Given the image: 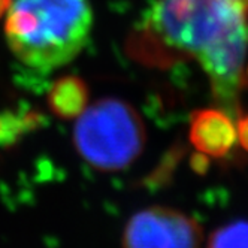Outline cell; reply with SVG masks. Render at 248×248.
<instances>
[{"mask_svg":"<svg viewBox=\"0 0 248 248\" xmlns=\"http://www.w3.org/2000/svg\"><path fill=\"white\" fill-rule=\"evenodd\" d=\"M3 8H5V0H0V12H2Z\"/></svg>","mask_w":248,"mask_h":248,"instance_id":"9c48e42d","label":"cell"},{"mask_svg":"<svg viewBox=\"0 0 248 248\" xmlns=\"http://www.w3.org/2000/svg\"><path fill=\"white\" fill-rule=\"evenodd\" d=\"M201 223L178 208L151 205L136 211L121 233V248H203Z\"/></svg>","mask_w":248,"mask_h":248,"instance_id":"277c9868","label":"cell"},{"mask_svg":"<svg viewBox=\"0 0 248 248\" xmlns=\"http://www.w3.org/2000/svg\"><path fill=\"white\" fill-rule=\"evenodd\" d=\"M74 145L81 158L100 172H120L133 165L147 144L142 117L121 99L105 97L77 118Z\"/></svg>","mask_w":248,"mask_h":248,"instance_id":"3957f363","label":"cell"},{"mask_svg":"<svg viewBox=\"0 0 248 248\" xmlns=\"http://www.w3.org/2000/svg\"><path fill=\"white\" fill-rule=\"evenodd\" d=\"M203 248H248V220L229 221L205 239Z\"/></svg>","mask_w":248,"mask_h":248,"instance_id":"52a82bcc","label":"cell"},{"mask_svg":"<svg viewBox=\"0 0 248 248\" xmlns=\"http://www.w3.org/2000/svg\"><path fill=\"white\" fill-rule=\"evenodd\" d=\"M147 27L162 45L196 60L220 100H236L248 54V0H155Z\"/></svg>","mask_w":248,"mask_h":248,"instance_id":"6da1fadb","label":"cell"},{"mask_svg":"<svg viewBox=\"0 0 248 248\" xmlns=\"http://www.w3.org/2000/svg\"><path fill=\"white\" fill-rule=\"evenodd\" d=\"M48 105L56 115L77 120L88 106V87L78 77H63L52 84Z\"/></svg>","mask_w":248,"mask_h":248,"instance_id":"8992f818","label":"cell"},{"mask_svg":"<svg viewBox=\"0 0 248 248\" xmlns=\"http://www.w3.org/2000/svg\"><path fill=\"white\" fill-rule=\"evenodd\" d=\"M236 140L239 147L248 153V114L241 115L236 121Z\"/></svg>","mask_w":248,"mask_h":248,"instance_id":"ba28073f","label":"cell"},{"mask_svg":"<svg viewBox=\"0 0 248 248\" xmlns=\"http://www.w3.org/2000/svg\"><path fill=\"white\" fill-rule=\"evenodd\" d=\"M188 140L198 154L206 158H224L238 144L236 124L223 109H198L190 115Z\"/></svg>","mask_w":248,"mask_h":248,"instance_id":"5b68a950","label":"cell"},{"mask_svg":"<svg viewBox=\"0 0 248 248\" xmlns=\"http://www.w3.org/2000/svg\"><path fill=\"white\" fill-rule=\"evenodd\" d=\"M92 29L90 0H12L5 15V38L12 54L41 72L72 62Z\"/></svg>","mask_w":248,"mask_h":248,"instance_id":"7a4b0ae2","label":"cell"}]
</instances>
